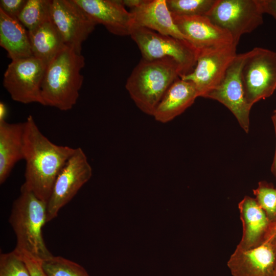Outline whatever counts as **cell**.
Instances as JSON below:
<instances>
[{"label": "cell", "instance_id": "obj_20", "mask_svg": "<svg viewBox=\"0 0 276 276\" xmlns=\"http://www.w3.org/2000/svg\"><path fill=\"white\" fill-rule=\"evenodd\" d=\"M0 45L14 60L33 56L28 31L17 19L0 9Z\"/></svg>", "mask_w": 276, "mask_h": 276}, {"label": "cell", "instance_id": "obj_35", "mask_svg": "<svg viewBox=\"0 0 276 276\" xmlns=\"http://www.w3.org/2000/svg\"><path fill=\"white\" fill-rule=\"evenodd\" d=\"M274 112H276V109L274 110Z\"/></svg>", "mask_w": 276, "mask_h": 276}, {"label": "cell", "instance_id": "obj_11", "mask_svg": "<svg viewBox=\"0 0 276 276\" xmlns=\"http://www.w3.org/2000/svg\"><path fill=\"white\" fill-rule=\"evenodd\" d=\"M50 16L65 45L81 53L83 42L97 24L74 0H51Z\"/></svg>", "mask_w": 276, "mask_h": 276}, {"label": "cell", "instance_id": "obj_6", "mask_svg": "<svg viewBox=\"0 0 276 276\" xmlns=\"http://www.w3.org/2000/svg\"><path fill=\"white\" fill-rule=\"evenodd\" d=\"M241 78L245 97L251 108L276 89V52L256 47L246 52Z\"/></svg>", "mask_w": 276, "mask_h": 276}, {"label": "cell", "instance_id": "obj_33", "mask_svg": "<svg viewBox=\"0 0 276 276\" xmlns=\"http://www.w3.org/2000/svg\"><path fill=\"white\" fill-rule=\"evenodd\" d=\"M7 113V109L5 104L3 102L0 104V120H5Z\"/></svg>", "mask_w": 276, "mask_h": 276}, {"label": "cell", "instance_id": "obj_29", "mask_svg": "<svg viewBox=\"0 0 276 276\" xmlns=\"http://www.w3.org/2000/svg\"><path fill=\"white\" fill-rule=\"evenodd\" d=\"M264 13H267L276 19V0H260Z\"/></svg>", "mask_w": 276, "mask_h": 276}, {"label": "cell", "instance_id": "obj_25", "mask_svg": "<svg viewBox=\"0 0 276 276\" xmlns=\"http://www.w3.org/2000/svg\"><path fill=\"white\" fill-rule=\"evenodd\" d=\"M253 193L258 204L264 211L270 223H276V187L265 181L258 183Z\"/></svg>", "mask_w": 276, "mask_h": 276}, {"label": "cell", "instance_id": "obj_22", "mask_svg": "<svg viewBox=\"0 0 276 276\" xmlns=\"http://www.w3.org/2000/svg\"><path fill=\"white\" fill-rule=\"evenodd\" d=\"M51 0H27L17 19L28 31L51 19Z\"/></svg>", "mask_w": 276, "mask_h": 276}, {"label": "cell", "instance_id": "obj_26", "mask_svg": "<svg viewBox=\"0 0 276 276\" xmlns=\"http://www.w3.org/2000/svg\"><path fill=\"white\" fill-rule=\"evenodd\" d=\"M0 276H31L20 254L14 249L0 255Z\"/></svg>", "mask_w": 276, "mask_h": 276}, {"label": "cell", "instance_id": "obj_5", "mask_svg": "<svg viewBox=\"0 0 276 276\" xmlns=\"http://www.w3.org/2000/svg\"><path fill=\"white\" fill-rule=\"evenodd\" d=\"M130 36L138 46L143 59L172 60L180 67L181 76L193 71L198 50L187 40L163 35L143 27H133Z\"/></svg>", "mask_w": 276, "mask_h": 276}, {"label": "cell", "instance_id": "obj_15", "mask_svg": "<svg viewBox=\"0 0 276 276\" xmlns=\"http://www.w3.org/2000/svg\"><path fill=\"white\" fill-rule=\"evenodd\" d=\"M172 17L186 40L197 50L234 43L227 32L213 24L205 16Z\"/></svg>", "mask_w": 276, "mask_h": 276}, {"label": "cell", "instance_id": "obj_8", "mask_svg": "<svg viewBox=\"0 0 276 276\" xmlns=\"http://www.w3.org/2000/svg\"><path fill=\"white\" fill-rule=\"evenodd\" d=\"M46 66L34 56L11 60L4 75L3 86L15 101L44 105L41 84Z\"/></svg>", "mask_w": 276, "mask_h": 276}, {"label": "cell", "instance_id": "obj_24", "mask_svg": "<svg viewBox=\"0 0 276 276\" xmlns=\"http://www.w3.org/2000/svg\"><path fill=\"white\" fill-rule=\"evenodd\" d=\"M47 276H89L79 264L61 256H54L42 262Z\"/></svg>", "mask_w": 276, "mask_h": 276}, {"label": "cell", "instance_id": "obj_28", "mask_svg": "<svg viewBox=\"0 0 276 276\" xmlns=\"http://www.w3.org/2000/svg\"><path fill=\"white\" fill-rule=\"evenodd\" d=\"M26 1L27 0H1L0 9L10 17L17 19Z\"/></svg>", "mask_w": 276, "mask_h": 276}, {"label": "cell", "instance_id": "obj_27", "mask_svg": "<svg viewBox=\"0 0 276 276\" xmlns=\"http://www.w3.org/2000/svg\"><path fill=\"white\" fill-rule=\"evenodd\" d=\"M15 250L20 254L24 261L31 276H47L42 266V261L25 251Z\"/></svg>", "mask_w": 276, "mask_h": 276}, {"label": "cell", "instance_id": "obj_14", "mask_svg": "<svg viewBox=\"0 0 276 276\" xmlns=\"http://www.w3.org/2000/svg\"><path fill=\"white\" fill-rule=\"evenodd\" d=\"M97 24L103 25L111 33L128 36L133 28L131 13L121 0H74Z\"/></svg>", "mask_w": 276, "mask_h": 276}, {"label": "cell", "instance_id": "obj_31", "mask_svg": "<svg viewBox=\"0 0 276 276\" xmlns=\"http://www.w3.org/2000/svg\"><path fill=\"white\" fill-rule=\"evenodd\" d=\"M145 0H123L122 1L125 7H129L130 10L137 8L142 5Z\"/></svg>", "mask_w": 276, "mask_h": 276}, {"label": "cell", "instance_id": "obj_23", "mask_svg": "<svg viewBox=\"0 0 276 276\" xmlns=\"http://www.w3.org/2000/svg\"><path fill=\"white\" fill-rule=\"evenodd\" d=\"M217 0H166L173 16H206Z\"/></svg>", "mask_w": 276, "mask_h": 276}, {"label": "cell", "instance_id": "obj_34", "mask_svg": "<svg viewBox=\"0 0 276 276\" xmlns=\"http://www.w3.org/2000/svg\"><path fill=\"white\" fill-rule=\"evenodd\" d=\"M274 245V247H275V254H276V242L273 243Z\"/></svg>", "mask_w": 276, "mask_h": 276}, {"label": "cell", "instance_id": "obj_7", "mask_svg": "<svg viewBox=\"0 0 276 276\" xmlns=\"http://www.w3.org/2000/svg\"><path fill=\"white\" fill-rule=\"evenodd\" d=\"M260 0H217L206 17L227 32L238 45L241 37L263 22Z\"/></svg>", "mask_w": 276, "mask_h": 276}, {"label": "cell", "instance_id": "obj_10", "mask_svg": "<svg viewBox=\"0 0 276 276\" xmlns=\"http://www.w3.org/2000/svg\"><path fill=\"white\" fill-rule=\"evenodd\" d=\"M237 46L232 43L198 50L193 71L180 78L192 82L199 97H204L222 80L237 55Z\"/></svg>", "mask_w": 276, "mask_h": 276}, {"label": "cell", "instance_id": "obj_21", "mask_svg": "<svg viewBox=\"0 0 276 276\" xmlns=\"http://www.w3.org/2000/svg\"><path fill=\"white\" fill-rule=\"evenodd\" d=\"M28 31L33 55L47 65L66 45L51 19Z\"/></svg>", "mask_w": 276, "mask_h": 276}, {"label": "cell", "instance_id": "obj_12", "mask_svg": "<svg viewBox=\"0 0 276 276\" xmlns=\"http://www.w3.org/2000/svg\"><path fill=\"white\" fill-rule=\"evenodd\" d=\"M246 56V52L237 54L221 82L203 98L216 100L226 106L244 131L248 133L251 108L246 102L241 78L242 67Z\"/></svg>", "mask_w": 276, "mask_h": 276}, {"label": "cell", "instance_id": "obj_4", "mask_svg": "<svg viewBox=\"0 0 276 276\" xmlns=\"http://www.w3.org/2000/svg\"><path fill=\"white\" fill-rule=\"evenodd\" d=\"M16 237L15 249L44 261L53 255L47 248L42 234L47 220V202L33 192L21 187L9 219Z\"/></svg>", "mask_w": 276, "mask_h": 276}, {"label": "cell", "instance_id": "obj_13", "mask_svg": "<svg viewBox=\"0 0 276 276\" xmlns=\"http://www.w3.org/2000/svg\"><path fill=\"white\" fill-rule=\"evenodd\" d=\"M227 266L232 276H276V254L273 243L243 249L236 246Z\"/></svg>", "mask_w": 276, "mask_h": 276}, {"label": "cell", "instance_id": "obj_2", "mask_svg": "<svg viewBox=\"0 0 276 276\" xmlns=\"http://www.w3.org/2000/svg\"><path fill=\"white\" fill-rule=\"evenodd\" d=\"M84 66L81 53L66 45L61 50L46 66L41 84L44 105L62 111L71 109L79 96Z\"/></svg>", "mask_w": 276, "mask_h": 276}, {"label": "cell", "instance_id": "obj_3", "mask_svg": "<svg viewBox=\"0 0 276 276\" xmlns=\"http://www.w3.org/2000/svg\"><path fill=\"white\" fill-rule=\"evenodd\" d=\"M182 75L181 69L170 59H142L126 83V88L136 106L152 116L170 85Z\"/></svg>", "mask_w": 276, "mask_h": 276}, {"label": "cell", "instance_id": "obj_18", "mask_svg": "<svg viewBox=\"0 0 276 276\" xmlns=\"http://www.w3.org/2000/svg\"><path fill=\"white\" fill-rule=\"evenodd\" d=\"M198 97L194 84L179 77L167 90L152 116L159 122H169L190 107Z\"/></svg>", "mask_w": 276, "mask_h": 276}, {"label": "cell", "instance_id": "obj_32", "mask_svg": "<svg viewBox=\"0 0 276 276\" xmlns=\"http://www.w3.org/2000/svg\"><path fill=\"white\" fill-rule=\"evenodd\" d=\"M271 119L273 124L276 137V112H273V114L272 115ZM271 171L276 179V148L274 158L271 166Z\"/></svg>", "mask_w": 276, "mask_h": 276}, {"label": "cell", "instance_id": "obj_19", "mask_svg": "<svg viewBox=\"0 0 276 276\" xmlns=\"http://www.w3.org/2000/svg\"><path fill=\"white\" fill-rule=\"evenodd\" d=\"M24 122L0 120V183L10 175L16 164L24 159Z\"/></svg>", "mask_w": 276, "mask_h": 276}, {"label": "cell", "instance_id": "obj_16", "mask_svg": "<svg viewBox=\"0 0 276 276\" xmlns=\"http://www.w3.org/2000/svg\"><path fill=\"white\" fill-rule=\"evenodd\" d=\"M238 206L243 229L237 247L243 249L257 247L265 242L270 223L255 198L245 196Z\"/></svg>", "mask_w": 276, "mask_h": 276}, {"label": "cell", "instance_id": "obj_9", "mask_svg": "<svg viewBox=\"0 0 276 276\" xmlns=\"http://www.w3.org/2000/svg\"><path fill=\"white\" fill-rule=\"evenodd\" d=\"M92 168L83 150L76 148L58 175L47 203V222L58 215L90 178Z\"/></svg>", "mask_w": 276, "mask_h": 276}, {"label": "cell", "instance_id": "obj_30", "mask_svg": "<svg viewBox=\"0 0 276 276\" xmlns=\"http://www.w3.org/2000/svg\"><path fill=\"white\" fill-rule=\"evenodd\" d=\"M265 241L270 242L272 243L276 242V223L270 226L265 238Z\"/></svg>", "mask_w": 276, "mask_h": 276}, {"label": "cell", "instance_id": "obj_17", "mask_svg": "<svg viewBox=\"0 0 276 276\" xmlns=\"http://www.w3.org/2000/svg\"><path fill=\"white\" fill-rule=\"evenodd\" d=\"M130 12L133 19V27L145 28L163 35L186 40L174 22L166 0H145L142 5Z\"/></svg>", "mask_w": 276, "mask_h": 276}, {"label": "cell", "instance_id": "obj_1", "mask_svg": "<svg viewBox=\"0 0 276 276\" xmlns=\"http://www.w3.org/2000/svg\"><path fill=\"white\" fill-rule=\"evenodd\" d=\"M76 148L54 144L45 136L31 115L24 122L25 182L21 187L47 203L59 172Z\"/></svg>", "mask_w": 276, "mask_h": 276}]
</instances>
